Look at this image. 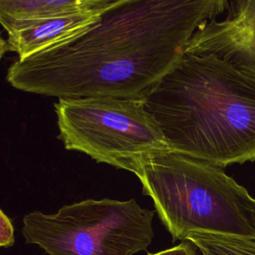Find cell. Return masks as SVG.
Wrapping results in <instances>:
<instances>
[{"label": "cell", "mask_w": 255, "mask_h": 255, "mask_svg": "<svg viewBox=\"0 0 255 255\" xmlns=\"http://www.w3.org/2000/svg\"><path fill=\"white\" fill-rule=\"evenodd\" d=\"M229 0H118L74 38L17 59L6 80L50 97L142 100Z\"/></svg>", "instance_id": "cell-1"}, {"label": "cell", "mask_w": 255, "mask_h": 255, "mask_svg": "<svg viewBox=\"0 0 255 255\" xmlns=\"http://www.w3.org/2000/svg\"><path fill=\"white\" fill-rule=\"evenodd\" d=\"M142 101L169 149L223 168L255 161V78L232 62L183 52Z\"/></svg>", "instance_id": "cell-2"}, {"label": "cell", "mask_w": 255, "mask_h": 255, "mask_svg": "<svg viewBox=\"0 0 255 255\" xmlns=\"http://www.w3.org/2000/svg\"><path fill=\"white\" fill-rule=\"evenodd\" d=\"M127 170L140 180L173 241L192 232L255 237V197L223 167L161 148L135 156Z\"/></svg>", "instance_id": "cell-3"}, {"label": "cell", "mask_w": 255, "mask_h": 255, "mask_svg": "<svg viewBox=\"0 0 255 255\" xmlns=\"http://www.w3.org/2000/svg\"><path fill=\"white\" fill-rule=\"evenodd\" d=\"M153 214L134 199H86L26 214L22 232L49 255H133L151 243Z\"/></svg>", "instance_id": "cell-4"}, {"label": "cell", "mask_w": 255, "mask_h": 255, "mask_svg": "<svg viewBox=\"0 0 255 255\" xmlns=\"http://www.w3.org/2000/svg\"><path fill=\"white\" fill-rule=\"evenodd\" d=\"M54 107L65 148L84 152L97 162L127 170L135 156L168 148L142 100L61 98Z\"/></svg>", "instance_id": "cell-5"}, {"label": "cell", "mask_w": 255, "mask_h": 255, "mask_svg": "<svg viewBox=\"0 0 255 255\" xmlns=\"http://www.w3.org/2000/svg\"><path fill=\"white\" fill-rule=\"evenodd\" d=\"M227 10L224 20L202 23L183 52L214 54L255 78V0H231Z\"/></svg>", "instance_id": "cell-6"}, {"label": "cell", "mask_w": 255, "mask_h": 255, "mask_svg": "<svg viewBox=\"0 0 255 255\" xmlns=\"http://www.w3.org/2000/svg\"><path fill=\"white\" fill-rule=\"evenodd\" d=\"M108 7L54 16L10 32L6 40L8 51L24 59L70 40L94 25Z\"/></svg>", "instance_id": "cell-7"}, {"label": "cell", "mask_w": 255, "mask_h": 255, "mask_svg": "<svg viewBox=\"0 0 255 255\" xmlns=\"http://www.w3.org/2000/svg\"><path fill=\"white\" fill-rule=\"evenodd\" d=\"M118 0H0V25L7 33L54 16L108 7Z\"/></svg>", "instance_id": "cell-8"}, {"label": "cell", "mask_w": 255, "mask_h": 255, "mask_svg": "<svg viewBox=\"0 0 255 255\" xmlns=\"http://www.w3.org/2000/svg\"><path fill=\"white\" fill-rule=\"evenodd\" d=\"M202 255H255V237L213 232H192L187 236Z\"/></svg>", "instance_id": "cell-9"}, {"label": "cell", "mask_w": 255, "mask_h": 255, "mask_svg": "<svg viewBox=\"0 0 255 255\" xmlns=\"http://www.w3.org/2000/svg\"><path fill=\"white\" fill-rule=\"evenodd\" d=\"M14 244V227L11 220L0 209V247H10Z\"/></svg>", "instance_id": "cell-10"}, {"label": "cell", "mask_w": 255, "mask_h": 255, "mask_svg": "<svg viewBox=\"0 0 255 255\" xmlns=\"http://www.w3.org/2000/svg\"><path fill=\"white\" fill-rule=\"evenodd\" d=\"M197 247L189 240H184L180 244L148 255H197Z\"/></svg>", "instance_id": "cell-11"}, {"label": "cell", "mask_w": 255, "mask_h": 255, "mask_svg": "<svg viewBox=\"0 0 255 255\" xmlns=\"http://www.w3.org/2000/svg\"><path fill=\"white\" fill-rule=\"evenodd\" d=\"M8 51V45H7V41L4 40V38L1 36L0 34V60L2 59V57L5 55V53Z\"/></svg>", "instance_id": "cell-12"}]
</instances>
